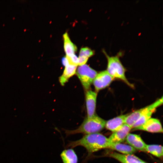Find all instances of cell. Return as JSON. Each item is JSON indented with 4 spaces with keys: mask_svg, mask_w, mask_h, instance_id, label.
Returning a JSON list of instances; mask_svg holds the SVG:
<instances>
[{
    "mask_svg": "<svg viewBox=\"0 0 163 163\" xmlns=\"http://www.w3.org/2000/svg\"><path fill=\"white\" fill-rule=\"evenodd\" d=\"M108 139L99 133L85 135L81 139L72 141L68 145L72 148L80 146L84 147L89 154H91L102 149L107 148Z\"/></svg>",
    "mask_w": 163,
    "mask_h": 163,
    "instance_id": "obj_1",
    "label": "cell"
},
{
    "mask_svg": "<svg viewBox=\"0 0 163 163\" xmlns=\"http://www.w3.org/2000/svg\"><path fill=\"white\" fill-rule=\"evenodd\" d=\"M106 121L95 114L91 118H86L78 128L66 130L65 133L69 136L80 133L85 135L99 133L105 127Z\"/></svg>",
    "mask_w": 163,
    "mask_h": 163,
    "instance_id": "obj_2",
    "label": "cell"
},
{
    "mask_svg": "<svg viewBox=\"0 0 163 163\" xmlns=\"http://www.w3.org/2000/svg\"><path fill=\"white\" fill-rule=\"evenodd\" d=\"M107 60V71L114 78L120 79L130 87H133V86L128 81L125 76L126 70L120 59V56L122 53L119 52L115 56H110L107 53L103 50Z\"/></svg>",
    "mask_w": 163,
    "mask_h": 163,
    "instance_id": "obj_3",
    "label": "cell"
},
{
    "mask_svg": "<svg viewBox=\"0 0 163 163\" xmlns=\"http://www.w3.org/2000/svg\"><path fill=\"white\" fill-rule=\"evenodd\" d=\"M76 72L82 85L86 90L89 88L97 74L95 70L86 64L79 66Z\"/></svg>",
    "mask_w": 163,
    "mask_h": 163,
    "instance_id": "obj_4",
    "label": "cell"
},
{
    "mask_svg": "<svg viewBox=\"0 0 163 163\" xmlns=\"http://www.w3.org/2000/svg\"><path fill=\"white\" fill-rule=\"evenodd\" d=\"M163 104L162 97L153 103L143 108L134 111L131 113H129L126 117L125 123L132 129L134 123L143 114L152 110L156 109V108Z\"/></svg>",
    "mask_w": 163,
    "mask_h": 163,
    "instance_id": "obj_5",
    "label": "cell"
},
{
    "mask_svg": "<svg viewBox=\"0 0 163 163\" xmlns=\"http://www.w3.org/2000/svg\"><path fill=\"white\" fill-rule=\"evenodd\" d=\"M114 79L107 70L97 73L93 82L95 90L98 92L107 87Z\"/></svg>",
    "mask_w": 163,
    "mask_h": 163,
    "instance_id": "obj_6",
    "label": "cell"
},
{
    "mask_svg": "<svg viewBox=\"0 0 163 163\" xmlns=\"http://www.w3.org/2000/svg\"><path fill=\"white\" fill-rule=\"evenodd\" d=\"M133 130H140L152 133H162L161 123L158 119L151 118L141 126L133 129Z\"/></svg>",
    "mask_w": 163,
    "mask_h": 163,
    "instance_id": "obj_7",
    "label": "cell"
},
{
    "mask_svg": "<svg viewBox=\"0 0 163 163\" xmlns=\"http://www.w3.org/2000/svg\"><path fill=\"white\" fill-rule=\"evenodd\" d=\"M132 128L125 123L119 129L114 132L108 138V144L120 143L126 140Z\"/></svg>",
    "mask_w": 163,
    "mask_h": 163,
    "instance_id": "obj_8",
    "label": "cell"
},
{
    "mask_svg": "<svg viewBox=\"0 0 163 163\" xmlns=\"http://www.w3.org/2000/svg\"><path fill=\"white\" fill-rule=\"evenodd\" d=\"M97 97L96 92L89 90L86 93L85 100L88 118H91L95 115Z\"/></svg>",
    "mask_w": 163,
    "mask_h": 163,
    "instance_id": "obj_9",
    "label": "cell"
},
{
    "mask_svg": "<svg viewBox=\"0 0 163 163\" xmlns=\"http://www.w3.org/2000/svg\"><path fill=\"white\" fill-rule=\"evenodd\" d=\"M126 140L127 143L136 150L145 151L146 144L139 135L129 133Z\"/></svg>",
    "mask_w": 163,
    "mask_h": 163,
    "instance_id": "obj_10",
    "label": "cell"
},
{
    "mask_svg": "<svg viewBox=\"0 0 163 163\" xmlns=\"http://www.w3.org/2000/svg\"><path fill=\"white\" fill-rule=\"evenodd\" d=\"M128 114L121 115L106 121L105 127L113 132L117 131L125 123V119Z\"/></svg>",
    "mask_w": 163,
    "mask_h": 163,
    "instance_id": "obj_11",
    "label": "cell"
},
{
    "mask_svg": "<svg viewBox=\"0 0 163 163\" xmlns=\"http://www.w3.org/2000/svg\"><path fill=\"white\" fill-rule=\"evenodd\" d=\"M107 148L115 150L125 155H133L136 150L129 145L120 143L109 144Z\"/></svg>",
    "mask_w": 163,
    "mask_h": 163,
    "instance_id": "obj_12",
    "label": "cell"
},
{
    "mask_svg": "<svg viewBox=\"0 0 163 163\" xmlns=\"http://www.w3.org/2000/svg\"><path fill=\"white\" fill-rule=\"evenodd\" d=\"M77 66L68 64L65 66L62 75L59 77V81L62 85H64L69 79L76 72Z\"/></svg>",
    "mask_w": 163,
    "mask_h": 163,
    "instance_id": "obj_13",
    "label": "cell"
},
{
    "mask_svg": "<svg viewBox=\"0 0 163 163\" xmlns=\"http://www.w3.org/2000/svg\"><path fill=\"white\" fill-rule=\"evenodd\" d=\"M63 37L64 40V48L66 56L75 54L77 51V47L70 40L68 33H64Z\"/></svg>",
    "mask_w": 163,
    "mask_h": 163,
    "instance_id": "obj_14",
    "label": "cell"
},
{
    "mask_svg": "<svg viewBox=\"0 0 163 163\" xmlns=\"http://www.w3.org/2000/svg\"><path fill=\"white\" fill-rule=\"evenodd\" d=\"M60 156L63 163H77V155L72 149L63 150Z\"/></svg>",
    "mask_w": 163,
    "mask_h": 163,
    "instance_id": "obj_15",
    "label": "cell"
},
{
    "mask_svg": "<svg viewBox=\"0 0 163 163\" xmlns=\"http://www.w3.org/2000/svg\"><path fill=\"white\" fill-rule=\"evenodd\" d=\"M145 151L158 157H161L163 155V147L158 145H146Z\"/></svg>",
    "mask_w": 163,
    "mask_h": 163,
    "instance_id": "obj_16",
    "label": "cell"
},
{
    "mask_svg": "<svg viewBox=\"0 0 163 163\" xmlns=\"http://www.w3.org/2000/svg\"><path fill=\"white\" fill-rule=\"evenodd\" d=\"M154 109L144 114L139 118L132 126V129L141 126L151 118L153 113L155 111Z\"/></svg>",
    "mask_w": 163,
    "mask_h": 163,
    "instance_id": "obj_17",
    "label": "cell"
},
{
    "mask_svg": "<svg viewBox=\"0 0 163 163\" xmlns=\"http://www.w3.org/2000/svg\"><path fill=\"white\" fill-rule=\"evenodd\" d=\"M108 155L109 157L117 160L121 163H133L127 160L124 158L123 155L120 153L113 152Z\"/></svg>",
    "mask_w": 163,
    "mask_h": 163,
    "instance_id": "obj_18",
    "label": "cell"
},
{
    "mask_svg": "<svg viewBox=\"0 0 163 163\" xmlns=\"http://www.w3.org/2000/svg\"><path fill=\"white\" fill-rule=\"evenodd\" d=\"M94 54V51L88 47L82 48L79 52V56H84L89 58Z\"/></svg>",
    "mask_w": 163,
    "mask_h": 163,
    "instance_id": "obj_19",
    "label": "cell"
},
{
    "mask_svg": "<svg viewBox=\"0 0 163 163\" xmlns=\"http://www.w3.org/2000/svg\"><path fill=\"white\" fill-rule=\"evenodd\" d=\"M123 156L127 160L133 163H147L133 155H123Z\"/></svg>",
    "mask_w": 163,
    "mask_h": 163,
    "instance_id": "obj_20",
    "label": "cell"
},
{
    "mask_svg": "<svg viewBox=\"0 0 163 163\" xmlns=\"http://www.w3.org/2000/svg\"><path fill=\"white\" fill-rule=\"evenodd\" d=\"M69 64L77 66L78 65V58L75 54L66 56Z\"/></svg>",
    "mask_w": 163,
    "mask_h": 163,
    "instance_id": "obj_21",
    "label": "cell"
},
{
    "mask_svg": "<svg viewBox=\"0 0 163 163\" xmlns=\"http://www.w3.org/2000/svg\"><path fill=\"white\" fill-rule=\"evenodd\" d=\"M88 58L84 56H79L78 58V65L79 66L85 64Z\"/></svg>",
    "mask_w": 163,
    "mask_h": 163,
    "instance_id": "obj_22",
    "label": "cell"
},
{
    "mask_svg": "<svg viewBox=\"0 0 163 163\" xmlns=\"http://www.w3.org/2000/svg\"><path fill=\"white\" fill-rule=\"evenodd\" d=\"M62 61L63 65L65 66L68 64H69L66 56L62 58Z\"/></svg>",
    "mask_w": 163,
    "mask_h": 163,
    "instance_id": "obj_23",
    "label": "cell"
}]
</instances>
